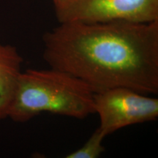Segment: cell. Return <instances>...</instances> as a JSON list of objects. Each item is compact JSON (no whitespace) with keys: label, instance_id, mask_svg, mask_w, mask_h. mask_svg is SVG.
<instances>
[{"label":"cell","instance_id":"obj_7","mask_svg":"<svg viewBox=\"0 0 158 158\" xmlns=\"http://www.w3.org/2000/svg\"><path fill=\"white\" fill-rule=\"evenodd\" d=\"M58 21H61L81 0H52Z\"/></svg>","mask_w":158,"mask_h":158},{"label":"cell","instance_id":"obj_3","mask_svg":"<svg viewBox=\"0 0 158 158\" xmlns=\"http://www.w3.org/2000/svg\"><path fill=\"white\" fill-rule=\"evenodd\" d=\"M94 113L105 135L133 124L155 121L158 117V99L125 87H115L94 94Z\"/></svg>","mask_w":158,"mask_h":158},{"label":"cell","instance_id":"obj_6","mask_svg":"<svg viewBox=\"0 0 158 158\" xmlns=\"http://www.w3.org/2000/svg\"><path fill=\"white\" fill-rule=\"evenodd\" d=\"M106 135L100 128L92 134L83 147L66 156L67 158H98L105 152L102 141Z\"/></svg>","mask_w":158,"mask_h":158},{"label":"cell","instance_id":"obj_1","mask_svg":"<svg viewBox=\"0 0 158 158\" xmlns=\"http://www.w3.org/2000/svg\"><path fill=\"white\" fill-rule=\"evenodd\" d=\"M59 23L43 37L51 68L76 77L94 93L125 87L158 94V21Z\"/></svg>","mask_w":158,"mask_h":158},{"label":"cell","instance_id":"obj_2","mask_svg":"<svg viewBox=\"0 0 158 158\" xmlns=\"http://www.w3.org/2000/svg\"><path fill=\"white\" fill-rule=\"evenodd\" d=\"M94 94L86 83L64 71H21L0 111V120L25 122L43 112L84 119L95 114Z\"/></svg>","mask_w":158,"mask_h":158},{"label":"cell","instance_id":"obj_4","mask_svg":"<svg viewBox=\"0 0 158 158\" xmlns=\"http://www.w3.org/2000/svg\"><path fill=\"white\" fill-rule=\"evenodd\" d=\"M158 21V0H81L59 23Z\"/></svg>","mask_w":158,"mask_h":158},{"label":"cell","instance_id":"obj_5","mask_svg":"<svg viewBox=\"0 0 158 158\" xmlns=\"http://www.w3.org/2000/svg\"><path fill=\"white\" fill-rule=\"evenodd\" d=\"M22 63L23 58L14 46L0 43V111L10 97Z\"/></svg>","mask_w":158,"mask_h":158}]
</instances>
